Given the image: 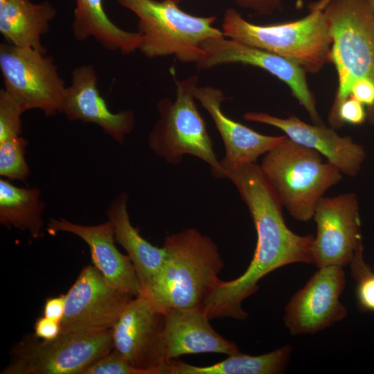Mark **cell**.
<instances>
[{
	"label": "cell",
	"instance_id": "6da1fadb",
	"mask_svg": "<svg viewBox=\"0 0 374 374\" xmlns=\"http://www.w3.org/2000/svg\"><path fill=\"white\" fill-rule=\"evenodd\" d=\"M250 212L257 234L253 256L239 277L221 280L212 298L219 309L229 315L244 312L242 303L258 290V283L274 270L292 263H313L314 236L300 235L286 225L283 206L256 163L239 166L227 172Z\"/></svg>",
	"mask_w": 374,
	"mask_h": 374
},
{
	"label": "cell",
	"instance_id": "7a4b0ae2",
	"mask_svg": "<svg viewBox=\"0 0 374 374\" xmlns=\"http://www.w3.org/2000/svg\"><path fill=\"white\" fill-rule=\"evenodd\" d=\"M168 258L157 274L141 287L156 310L202 305L221 280L224 263L215 243L193 228L167 235Z\"/></svg>",
	"mask_w": 374,
	"mask_h": 374
},
{
	"label": "cell",
	"instance_id": "3957f363",
	"mask_svg": "<svg viewBox=\"0 0 374 374\" xmlns=\"http://www.w3.org/2000/svg\"><path fill=\"white\" fill-rule=\"evenodd\" d=\"M260 167L282 206L299 222L312 219L319 200L343 175L319 152L287 136L265 154Z\"/></svg>",
	"mask_w": 374,
	"mask_h": 374
},
{
	"label": "cell",
	"instance_id": "277c9868",
	"mask_svg": "<svg viewBox=\"0 0 374 374\" xmlns=\"http://www.w3.org/2000/svg\"><path fill=\"white\" fill-rule=\"evenodd\" d=\"M224 36L283 57L305 72L317 73L330 62L332 39L323 10L310 11L300 19L260 25L227 9L222 24Z\"/></svg>",
	"mask_w": 374,
	"mask_h": 374
},
{
	"label": "cell",
	"instance_id": "5b68a950",
	"mask_svg": "<svg viewBox=\"0 0 374 374\" xmlns=\"http://www.w3.org/2000/svg\"><path fill=\"white\" fill-rule=\"evenodd\" d=\"M138 18L140 51L148 58L174 55L180 62L197 64L206 40L224 37L214 27L215 16L197 17L168 1L118 0Z\"/></svg>",
	"mask_w": 374,
	"mask_h": 374
},
{
	"label": "cell",
	"instance_id": "8992f818",
	"mask_svg": "<svg viewBox=\"0 0 374 374\" xmlns=\"http://www.w3.org/2000/svg\"><path fill=\"white\" fill-rule=\"evenodd\" d=\"M323 12L332 39L330 62L338 76L328 116L332 126L353 83L364 78L374 81V15L364 0H332Z\"/></svg>",
	"mask_w": 374,
	"mask_h": 374
},
{
	"label": "cell",
	"instance_id": "52a82bcc",
	"mask_svg": "<svg viewBox=\"0 0 374 374\" xmlns=\"http://www.w3.org/2000/svg\"><path fill=\"white\" fill-rule=\"evenodd\" d=\"M175 82V100L164 98L157 103L159 118L148 135V146L172 165L180 163L185 154L195 156L210 165L213 177L220 178V161L195 101L199 78L191 75Z\"/></svg>",
	"mask_w": 374,
	"mask_h": 374
},
{
	"label": "cell",
	"instance_id": "ba28073f",
	"mask_svg": "<svg viewBox=\"0 0 374 374\" xmlns=\"http://www.w3.org/2000/svg\"><path fill=\"white\" fill-rule=\"evenodd\" d=\"M26 338L12 350L2 374H84L113 348L112 329L60 334L54 339Z\"/></svg>",
	"mask_w": 374,
	"mask_h": 374
},
{
	"label": "cell",
	"instance_id": "9c48e42d",
	"mask_svg": "<svg viewBox=\"0 0 374 374\" xmlns=\"http://www.w3.org/2000/svg\"><path fill=\"white\" fill-rule=\"evenodd\" d=\"M0 71L4 89L26 111L39 109L46 116L62 113L66 86L45 53L1 43Z\"/></svg>",
	"mask_w": 374,
	"mask_h": 374
},
{
	"label": "cell",
	"instance_id": "30bf717a",
	"mask_svg": "<svg viewBox=\"0 0 374 374\" xmlns=\"http://www.w3.org/2000/svg\"><path fill=\"white\" fill-rule=\"evenodd\" d=\"M165 314L143 294L134 297L112 328L114 348L146 374H169L163 342Z\"/></svg>",
	"mask_w": 374,
	"mask_h": 374
},
{
	"label": "cell",
	"instance_id": "8fae6325",
	"mask_svg": "<svg viewBox=\"0 0 374 374\" xmlns=\"http://www.w3.org/2000/svg\"><path fill=\"white\" fill-rule=\"evenodd\" d=\"M134 297L110 284L92 264L66 294L60 334L112 329Z\"/></svg>",
	"mask_w": 374,
	"mask_h": 374
},
{
	"label": "cell",
	"instance_id": "7c38bea8",
	"mask_svg": "<svg viewBox=\"0 0 374 374\" xmlns=\"http://www.w3.org/2000/svg\"><path fill=\"white\" fill-rule=\"evenodd\" d=\"M312 219L317 224L312 246L314 264L318 268L349 265L362 244L355 193L323 196L316 205Z\"/></svg>",
	"mask_w": 374,
	"mask_h": 374
},
{
	"label": "cell",
	"instance_id": "4fadbf2b",
	"mask_svg": "<svg viewBox=\"0 0 374 374\" xmlns=\"http://www.w3.org/2000/svg\"><path fill=\"white\" fill-rule=\"evenodd\" d=\"M345 285L342 267L319 268L285 308L284 321L290 333L314 334L346 317L347 310L339 301Z\"/></svg>",
	"mask_w": 374,
	"mask_h": 374
},
{
	"label": "cell",
	"instance_id": "5bb4252c",
	"mask_svg": "<svg viewBox=\"0 0 374 374\" xmlns=\"http://www.w3.org/2000/svg\"><path fill=\"white\" fill-rule=\"evenodd\" d=\"M224 37L211 38L204 42V55L196 64L199 69L228 64H243L264 69L290 87L314 124H323L303 68L283 57Z\"/></svg>",
	"mask_w": 374,
	"mask_h": 374
},
{
	"label": "cell",
	"instance_id": "9a60e30c",
	"mask_svg": "<svg viewBox=\"0 0 374 374\" xmlns=\"http://www.w3.org/2000/svg\"><path fill=\"white\" fill-rule=\"evenodd\" d=\"M243 117L248 121L280 130L290 140L319 152L346 176H357L366 159L362 145L349 136H340L335 129L323 124L311 125L295 116L280 118L261 112H247Z\"/></svg>",
	"mask_w": 374,
	"mask_h": 374
},
{
	"label": "cell",
	"instance_id": "2e32d148",
	"mask_svg": "<svg viewBox=\"0 0 374 374\" xmlns=\"http://www.w3.org/2000/svg\"><path fill=\"white\" fill-rule=\"evenodd\" d=\"M195 99L210 114L220 133L225 148L224 157L220 161L221 176L246 163H256L258 158L265 154L281 143L286 136H268L228 117L221 107L226 99L222 91L211 86L197 87Z\"/></svg>",
	"mask_w": 374,
	"mask_h": 374
},
{
	"label": "cell",
	"instance_id": "e0dca14e",
	"mask_svg": "<svg viewBox=\"0 0 374 374\" xmlns=\"http://www.w3.org/2000/svg\"><path fill=\"white\" fill-rule=\"evenodd\" d=\"M70 121H81L100 127L115 141L123 144L135 125L132 111L112 112L98 88V75L91 64L82 65L72 72L66 87L62 112Z\"/></svg>",
	"mask_w": 374,
	"mask_h": 374
},
{
	"label": "cell",
	"instance_id": "ac0fdd59",
	"mask_svg": "<svg viewBox=\"0 0 374 374\" xmlns=\"http://www.w3.org/2000/svg\"><path fill=\"white\" fill-rule=\"evenodd\" d=\"M48 227L51 232H66L80 238L89 248L92 264L110 284L134 297L141 294V284L134 267L130 257L117 249L109 220L98 225H83L64 218H51Z\"/></svg>",
	"mask_w": 374,
	"mask_h": 374
},
{
	"label": "cell",
	"instance_id": "d6986e66",
	"mask_svg": "<svg viewBox=\"0 0 374 374\" xmlns=\"http://www.w3.org/2000/svg\"><path fill=\"white\" fill-rule=\"evenodd\" d=\"M164 314L163 336L168 361L184 355L239 353L235 344L224 339L213 329L202 305L172 308Z\"/></svg>",
	"mask_w": 374,
	"mask_h": 374
},
{
	"label": "cell",
	"instance_id": "ffe728a7",
	"mask_svg": "<svg viewBox=\"0 0 374 374\" xmlns=\"http://www.w3.org/2000/svg\"><path fill=\"white\" fill-rule=\"evenodd\" d=\"M127 193H121L110 202L106 215L114 227V237L126 251L143 285L159 271L168 258L163 246L158 247L144 239L132 224L127 208Z\"/></svg>",
	"mask_w": 374,
	"mask_h": 374
},
{
	"label": "cell",
	"instance_id": "44dd1931",
	"mask_svg": "<svg viewBox=\"0 0 374 374\" xmlns=\"http://www.w3.org/2000/svg\"><path fill=\"white\" fill-rule=\"evenodd\" d=\"M55 15V8L47 1L4 0L0 2V32L9 44L45 53L41 37Z\"/></svg>",
	"mask_w": 374,
	"mask_h": 374
},
{
	"label": "cell",
	"instance_id": "7402d4cb",
	"mask_svg": "<svg viewBox=\"0 0 374 374\" xmlns=\"http://www.w3.org/2000/svg\"><path fill=\"white\" fill-rule=\"evenodd\" d=\"M75 2L72 32L78 41L93 37L103 48L130 54L139 49L138 32L125 30L107 16L103 0H72Z\"/></svg>",
	"mask_w": 374,
	"mask_h": 374
},
{
	"label": "cell",
	"instance_id": "603a6c76",
	"mask_svg": "<svg viewBox=\"0 0 374 374\" xmlns=\"http://www.w3.org/2000/svg\"><path fill=\"white\" fill-rule=\"evenodd\" d=\"M37 187L20 188L0 179V223L8 229L27 231L34 238L41 236L44 204Z\"/></svg>",
	"mask_w": 374,
	"mask_h": 374
},
{
	"label": "cell",
	"instance_id": "cb8c5ba5",
	"mask_svg": "<svg viewBox=\"0 0 374 374\" xmlns=\"http://www.w3.org/2000/svg\"><path fill=\"white\" fill-rule=\"evenodd\" d=\"M292 352L285 345L270 353L252 356L234 354L222 362L206 366L190 365L170 359L169 374H277L283 373Z\"/></svg>",
	"mask_w": 374,
	"mask_h": 374
},
{
	"label": "cell",
	"instance_id": "d4e9b609",
	"mask_svg": "<svg viewBox=\"0 0 374 374\" xmlns=\"http://www.w3.org/2000/svg\"><path fill=\"white\" fill-rule=\"evenodd\" d=\"M28 141L21 136L0 143V176L8 180L26 181L30 168L25 157Z\"/></svg>",
	"mask_w": 374,
	"mask_h": 374
},
{
	"label": "cell",
	"instance_id": "484cf974",
	"mask_svg": "<svg viewBox=\"0 0 374 374\" xmlns=\"http://www.w3.org/2000/svg\"><path fill=\"white\" fill-rule=\"evenodd\" d=\"M353 277L357 282L356 296L362 310L374 312V271L364 260L363 245H360L349 264Z\"/></svg>",
	"mask_w": 374,
	"mask_h": 374
},
{
	"label": "cell",
	"instance_id": "4316f807",
	"mask_svg": "<svg viewBox=\"0 0 374 374\" xmlns=\"http://www.w3.org/2000/svg\"><path fill=\"white\" fill-rule=\"evenodd\" d=\"M26 110L4 89L0 91V143L21 133V115Z\"/></svg>",
	"mask_w": 374,
	"mask_h": 374
},
{
	"label": "cell",
	"instance_id": "83f0119b",
	"mask_svg": "<svg viewBox=\"0 0 374 374\" xmlns=\"http://www.w3.org/2000/svg\"><path fill=\"white\" fill-rule=\"evenodd\" d=\"M84 374H146L134 367L118 351L113 348L109 353L90 366Z\"/></svg>",
	"mask_w": 374,
	"mask_h": 374
},
{
	"label": "cell",
	"instance_id": "f1b7e54d",
	"mask_svg": "<svg viewBox=\"0 0 374 374\" xmlns=\"http://www.w3.org/2000/svg\"><path fill=\"white\" fill-rule=\"evenodd\" d=\"M367 119L366 109L364 105L350 96L339 106L335 121L331 126L338 129L346 123L351 125H362Z\"/></svg>",
	"mask_w": 374,
	"mask_h": 374
},
{
	"label": "cell",
	"instance_id": "f546056e",
	"mask_svg": "<svg viewBox=\"0 0 374 374\" xmlns=\"http://www.w3.org/2000/svg\"><path fill=\"white\" fill-rule=\"evenodd\" d=\"M35 336L42 340L49 341L60 335V322L42 317L39 318L34 326Z\"/></svg>",
	"mask_w": 374,
	"mask_h": 374
},
{
	"label": "cell",
	"instance_id": "4dcf8cb0",
	"mask_svg": "<svg viewBox=\"0 0 374 374\" xmlns=\"http://www.w3.org/2000/svg\"><path fill=\"white\" fill-rule=\"evenodd\" d=\"M240 7L260 15H271L282 8L281 0H234Z\"/></svg>",
	"mask_w": 374,
	"mask_h": 374
},
{
	"label": "cell",
	"instance_id": "1f68e13d",
	"mask_svg": "<svg viewBox=\"0 0 374 374\" xmlns=\"http://www.w3.org/2000/svg\"><path fill=\"white\" fill-rule=\"evenodd\" d=\"M66 306V294L48 298L44 305V317L61 322Z\"/></svg>",
	"mask_w": 374,
	"mask_h": 374
},
{
	"label": "cell",
	"instance_id": "d6a6232c",
	"mask_svg": "<svg viewBox=\"0 0 374 374\" xmlns=\"http://www.w3.org/2000/svg\"><path fill=\"white\" fill-rule=\"evenodd\" d=\"M332 0H318L308 6L310 11L323 10Z\"/></svg>",
	"mask_w": 374,
	"mask_h": 374
},
{
	"label": "cell",
	"instance_id": "836d02e7",
	"mask_svg": "<svg viewBox=\"0 0 374 374\" xmlns=\"http://www.w3.org/2000/svg\"><path fill=\"white\" fill-rule=\"evenodd\" d=\"M368 5L374 15V0H364Z\"/></svg>",
	"mask_w": 374,
	"mask_h": 374
},
{
	"label": "cell",
	"instance_id": "e575fe53",
	"mask_svg": "<svg viewBox=\"0 0 374 374\" xmlns=\"http://www.w3.org/2000/svg\"><path fill=\"white\" fill-rule=\"evenodd\" d=\"M161 1H168L172 2L174 3L178 4V3L182 0H161Z\"/></svg>",
	"mask_w": 374,
	"mask_h": 374
},
{
	"label": "cell",
	"instance_id": "d590c367",
	"mask_svg": "<svg viewBox=\"0 0 374 374\" xmlns=\"http://www.w3.org/2000/svg\"><path fill=\"white\" fill-rule=\"evenodd\" d=\"M3 1H4V0H0V2Z\"/></svg>",
	"mask_w": 374,
	"mask_h": 374
}]
</instances>
